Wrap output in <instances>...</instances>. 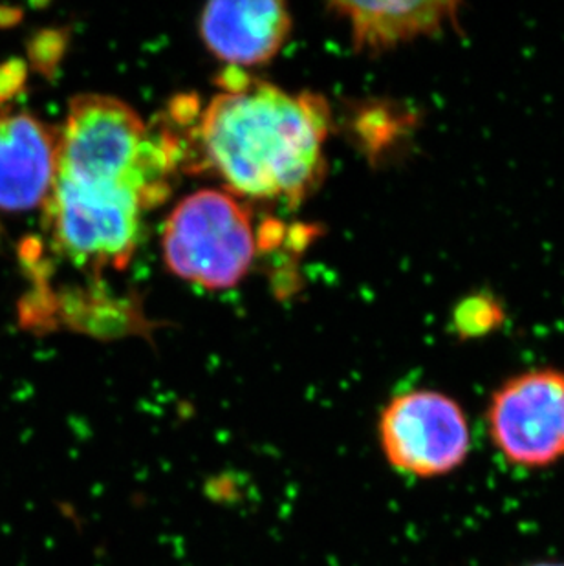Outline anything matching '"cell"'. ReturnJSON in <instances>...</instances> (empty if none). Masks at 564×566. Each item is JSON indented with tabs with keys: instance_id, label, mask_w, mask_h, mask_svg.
<instances>
[{
	"instance_id": "3",
	"label": "cell",
	"mask_w": 564,
	"mask_h": 566,
	"mask_svg": "<svg viewBox=\"0 0 564 566\" xmlns=\"http://www.w3.org/2000/svg\"><path fill=\"white\" fill-rule=\"evenodd\" d=\"M169 272L202 289H233L250 273L257 235L233 192L200 189L178 202L161 233Z\"/></svg>"
},
{
	"instance_id": "2",
	"label": "cell",
	"mask_w": 564,
	"mask_h": 566,
	"mask_svg": "<svg viewBox=\"0 0 564 566\" xmlns=\"http://www.w3.org/2000/svg\"><path fill=\"white\" fill-rule=\"evenodd\" d=\"M176 147L155 138L127 103L81 94L59 128L58 169L52 191L103 208L144 213L169 191Z\"/></svg>"
},
{
	"instance_id": "6",
	"label": "cell",
	"mask_w": 564,
	"mask_h": 566,
	"mask_svg": "<svg viewBox=\"0 0 564 566\" xmlns=\"http://www.w3.org/2000/svg\"><path fill=\"white\" fill-rule=\"evenodd\" d=\"M59 130L30 113L0 114V209L44 206L58 169Z\"/></svg>"
},
{
	"instance_id": "8",
	"label": "cell",
	"mask_w": 564,
	"mask_h": 566,
	"mask_svg": "<svg viewBox=\"0 0 564 566\" xmlns=\"http://www.w3.org/2000/svg\"><path fill=\"white\" fill-rule=\"evenodd\" d=\"M460 2H334L343 17L356 52L384 54L420 38H435L458 27Z\"/></svg>"
},
{
	"instance_id": "7",
	"label": "cell",
	"mask_w": 564,
	"mask_h": 566,
	"mask_svg": "<svg viewBox=\"0 0 564 566\" xmlns=\"http://www.w3.org/2000/svg\"><path fill=\"white\" fill-rule=\"evenodd\" d=\"M292 13L284 2H211L198 30L209 52L233 66L267 64L292 33Z\"/></svg>"
},
{
	"instance_id": "10",
	"label": "cell",
	"mask_w": 564,
	"mask_h": 566,
	"mask_svg": "<svg viewBox=\"0 0 564 566\" xmlns=\"http://www.w3.org/2000/svg\"><path fill=\"white\" fill-rule=\"evenodd\" d=\"M528 566H564V563H552V562L533 563V565H528Z\"/></svg>"
},
{
	"instance_id": "1",
	"label": "cell",
	"mask_w": 564,
	"mask_h": 566,
	"mask_svg": "<svg viewBox=\"0 0 564 566\" xmlns=\"http://www.w3.org/2000/svg\"><path fill=\"white\" fill-rule=\"evenodd\" d=\"M331 108L264 81L228 86L198 122L203 160L233 195L297 206L325 177Z\"/></svg>"
},
{
	"instance_id": "5",
	"label": "cell",
	"mask_w": 564,
	"mask_h": 566,
	"mask_svg": "<svg viewBox=\"0 0 564 566\" xmlns=\"http://www.w3.org/2000/svg\"><path fill=\"white\" fill-rule=\"evenodd\" d=\"M485 426L508 464L544 470L564 459V370L511 376L491 395Z\"/></svg>"
},
{
	"instance_id": "9",
	"label": "cell",
	"mask_w": 564,
	"mask_h": 566,
	"mask_svg": "<svg viewBox=\"0 0 564 566\" xmlns=\"http://www.w3.org/2000/svg\"><path fill=\"white\" fill-rule=\"evenodd\" d=\"M506 319L501 300L490 292H474L458 301L452 308L451 326L462 342L480 339L499 331Z\"/></svg>"
},
{
	"instance_id": "4",
	"label": "cell",
	"mask_w": 564,
	"mask_h": 566,
	"mask_svg": "<svg viewBox=\"0 0 564 566\" xmlns=\"http://www.w3.org/2000/svg\"><path fill=\"white\" fill-rule=\"evenodd\" d=\"M378 440L387 464L415 479L449 475L471 451V431L462 406L432 389L393 396L379 412Z\"/></svg>"
}]
</instances>
